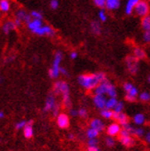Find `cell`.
Returning <instances> with one entry per match:
<instances>
[{"mask_svg":"<svg viewBox=\"0 0 150 151\" xmlns=\"http://www.w3.org/2000/svg\"><path fill=\"white\" fill-rule=\"evenodd\" d=\"M106 79V74L103 72H98L94 74H82L78 78L79 85L87 90L95 89L97 86Z\"/></svg>","mask_w":150,"mask_h":151,"instance_id":"obj_1","label":"cell"},{"mask_svg":"<svg viewBox=\"0 0 150 151\" xmlns=\"http://www.w3.org/2000/svg\"><path fill=\"white\" fill-rule=\"evenodd\" d=\"M63 60V52L61 51H57L55 54L54 61H52V67L49 69V77L51 78H57L60 75V68H61V64Z\"/></svg>","mask_w":150,"mask_h":151,"instance_id":"obj_2","label":"cell"},{"mask_svg":"<svg viewBox=\"0 0 150 151\" xmlns=\"http://www.w3.org/2000/svg\"><path fill=\"white\" fill-rule=\"evenodd\" d=\"M125 64H126V67L130 74L136 75L138 72V69H139L138 59L136 58L133 55L127 56L125 59Z\"/></svg>","mask_w":150,"mask_h":151,"instance_id":"obj_3","label":"cell"},{"mask_svg":"<svg viewBox=\"0 0 150 151\" xmlns=\"http://www.w3.org/2000/svg\"><path fill=\"white\" fill-rule=\"evenodd\" d=\"M54 93L61 94L62 96L65 95V94H70L69 85L67 84L65 81H63V80L56 81L54 85Z\"/></svg>","mask_w":150,"mask_h":151,"instance_id":"obj_4","label":"cell"},{"mask_svg":"<svg viewBox=\"0 0 150 151\" xmlns=\"http://www.w3.org/2000/svg\"><path fill=\"white\" fill-rule=\"evenodd\" d=\"M133 11L136 12L137 16H139L141 18H144V17L147 16L149 13V5L146 1H145V0H140Z\"/></svg>","mask_w":150,"mask_h":151,"instance_id":"obj_5","label":"cell"},{"mask_svg":"<svg viewBox=\"0 0 150 151\" xmlns=\"http://www.w3.org/2000/svg\"><path fill=\"white\" fill-rule=\"evenodd\" d=\"M58 103L56 102V99L55 93H50L47 98L45 103H44V107H43V111L44 112H48V111H52V110L55 109V107L56 106Z\"/></svg>","mask_w":150,"mask_h":151,"instance_id":"obj_6","label":"cell"},{"mask_svg":"<svg viewBox=\"0 0 150 151\" xmlns=\"http://www.w3.org/2000/svg\"><path fill=\"white\" fill-rule=\"evenodd\" d=\"M56 123H57V125L61 128V129H66V128L69 127L70 125L69 116L65 112H61L56 117Z\"/></svg>","mask_w":150,"mask_h":151,"instance_id":"obj_7","label":"cell"},{"mask_svg":"<svg viewBox=\"0 0 150 151\" xmlns=\"http://www.w3.org/2000/svg\"><path fill=\"white\" fill-rule=\"evenodd\" d=\"M34 34L38 35V36H44V35H47V36H55V29H52L51 26L49 25H42L41 28H39L38 29L33 32Z\"/></svg>","mask_w":150,"mask_h":151,"instance_id":"obj_8","label":"cell"},{"mask_svg":"<svg viewBox=\"0 0 150 151\" xmlns=\"http://www.w3.org/2000/svg\"><path fill=\"white\" fill-rule=\"evenodd\" d=\"M122 129H123V127L120 124L112 123L108 125V127L106 128V132L110 137H117V135H119L120 133H121Z\"/></svg>","mask_w":150,"mask_h":151,"instance_id":"obj_9","label":"cell"},{"mask_svg":"<svg viewBox=\"0 0 150 151\" xmlns=\"http://www.w3.org/2000/svg\"><path fill=\"white\" fill-rule=\"evenodd\" d=\"M111 85V82L109 80H104L102 81L100 85H98L96 87V88L94 89V94L96 95H107V91L108 88Z\"/></svg>","mask_w":150,"mask_h":151,"instance_id":"obj_10","label":"cell"},{"mask_svg":"<svg viewBox=\"0 0 150 151\" xmlns=\"http://www.w3.org/2000/svg\"><path fill=\"white\" fill-rule=\"evenodd\" d=\"M106 102H107V100H106L105 95H96V94H94L93 103L98 109L102 110V109L106 108Z\"/></svg>","mask_w":150,"mask_h":151,"instance_id":"obj_11","label":"cell"},{"mask_svg":"<svg viewBox=\"0 0 150 151\" xmlns=\"http://www.w3.org/2000/svg\"><path fill=\"white\" fill-rule=\"evenodd\" d=\"M113 120H115L118 124H120L122 126L125 125L126 124L129 123V119L124 112H114L113 113Z\"/></svg>","mask_w":150,"mask_h":151,"instance_id":"obj_12","label":"cell"},{"mask_svg":"<svg viewBox=\"0 0 150 151\" xmlns=\"http://www.w3.org/2000/svg\"><path fill=\"white\" fill-rule=\"evenodd\" d=\"M15 15H16L17 19H20L21 21H23V22H26L27 24L32 19V18L31 17V15H29L24 9H19Z\"/></svg>","mask_w":150,"mask_h":151,"instance_id":"obj_13","label":"cell"},{"mask_svg":"<svg viewBox=\"0 0 150 151\" xmlns=\"http://www.w3.org/2000/svg\"><path fill=\"white\" fill-rule=\"evenodd\" d=\"M139 96V91H138V88L136 87H133V88L130 90L129 92H127L125 95V100L128 101H136L137 97Z\"/></svg>","mask_w":150,"mask_h":151,"instance_id":"obj_14","label":"cell"},{"mask_svg":"<svg viewBox=\"0 0 150 151\" xmlns=\"http://www.w3.org/2000/svg\"><path fill=\"white\" fill-rule=\"evenodd\" d=\"M89 125H90L91 128H94V129L98 130L100 133L105 130V124H104V123L102 122L100 119H98V118H95V119L91 120L90 124H89Z\"/></svg>","mask_w":150,"mask_h":151,"instance_id":"obj_15","label":"cell"},{"mask_svg":"<svg viewBox=\"0 0 150 151\" xmlns=\"http://www.w3.org/2000/svg\"><path fill=\"white\" fill-rule=\"evenodd\" d=\"M119 141L121 142V144L126 147H131L134 145V139L132 137V135L128 137H121L119 135Z\"/></svg>","mask_w":150,"mask_h":151,"instance_id":"obj_16","label":"cell"},{"mask_svg":"<svg viewBox=\"0 0 150 151\" xmlns=\"http://www.w3.org/2000/svg\"><path fill=\"white\" fill-rule=\"evenodd\" d=\"M32 124L33 122L31 120V121H29V122H27V124L26 126L24 127V129H23V134H24V137L26 138H32L33 137V127H32Z\"/></svg>","mask_w":150,"mask_h":151,"instance_id":"obj_17","label":"cell"},{"mask_svg":"<svg viewBox=\"0 0 150 151\" xmlns=\"http://www.w3.org/2000/svg\"><path fill=\"white\" fill-rule=\"evenodd\" d=\"M17 29V26L15 24V21L14 20H9L4 23V25L2 26V29H3V32L5 34H9L10 32L14 31V29Z\"/></svg>","mask_w":150,"mask_h":151,"instance_id":"obj_18","label":"cell"},{"mask_svg":"<svg viewBox=\"0 0 150 151\" xmlns=\"http://www.w3.org/2000/svg\"><path fill=\"white\" fill-rule=\"evenodd\" d=\"M42 26V19H32L31 21L28 23V28L31 32H34L36 29H38L39 28H41Z\"/></svg>","mask_w":150,"mask_h":151,"instance_id":"obj_19","label":"cell"},{"mask_svg":"<svg viewBox=\"0 0 150 151\" xmlns=\"http://www.w3.org/2000/svg\"><path fill=\"white\" fill-rule=\"evenodd\" d=\"M140 0H128L126 3V6H125V13L126 15H131L134 9H136V5L138 4V2Z\"/></svg>","mask_w":150,"mask_h":151,"instance_id":"obj_20","label":"cell"},{"mask_svg":"<svg viewBox=\"0 0 150 151\" xmlns=\"http://www.w3.org/2000/svg\"><path fill=\"white\" fill-rule=\"evenodd\" d=\"M106 9L108 10H115L120 6V0H106Z\"/></svg>","mask_w":150,"mask_h":151,"instance_id":"obj_21","label":"cell"},{"mask_svg":"<svg viewBox=\"0 0 150 151\" xmlns=\"http://www.w3.org/2000/svg\"><path fill=\"white\" fill-rule=\"evenodd\" d=\"M136 58H137L138 60L141 59H145L146 55V52L144 49H142L140 47H136L133 48V55Z\"/></svg>","mask_w":150,"mask_h":151,"instance_id":"obj_22","label":"cell"},{"mask_svg":"<svg viewBox=\"0 0 150 151\" xmlns=\"http://www.w3.org/2000/svg\"><path fill=\"white\" fill-rule=\"evenodd\" d=\"M133 123L136 124L142 125V124H144L146 122V117L143 113H136V114L133 116Z\"/></svg>","mask_w":150,"mask_h":151,"instance_id":"obj_23","label":"cell"},{"mask_svg":"<svg viewBox=\"0 0 150 151\" xmlns=\"http://www.w3.org/2000/svg\"><path fill=\"white\" fill-rule=\"evenodd\" d=\"M141 26L143 28V29H145V32L150 31V15H147V16L142 18Z\"/></svg>","mask_w":150,"mask_h":151,"instance_id":"obj_24","label":"cell"},{"mask_svg":"<svg viewBox=\"0 0 150 151\" xmlns=\"http://www.w3.org/2000/svg\"><path fill=\"white\" fill-rule=\"evenodd\" d=\"M99 134H100V132L98 130L94 129V128H91V127H89L88 129L87 130V132H86V135H87V137L88 139L97 138L99 137Z\"/></svg>","mask_w":150,"mask_h":151,"instance_id":"obj_25","label":"cell"},{"mask_svg":"<svg viewBox=\"0 0 150 151\" xmlns=\"http://www.w3.org/2000/svg\"><path fill=\"white\" fill-rule=\"evenodd\" d=\"M10 9V3L9 0H0V11L6 13Z\"/></svg>","mask_w":150,"mask_h":151,"instance_id":"obj_26","label":"cell"},{"mask_svg":"<svg viewBox=\"0 0 150 151\" xmlns=\"http://www.w3.org/2000/svg\"><path fill=\"white\" fill-rule=\"evenodd\" d=\"M113 113H114L113 111L107 109V108L100 110V115L104 119H112V118H113Z\"/></svg>","mask_w":150,"mask_h":151,"instance_id":"obj_27","label":"cell"},{"mask_svg":"<svg viewBox=\"0 0 150 151\" xmlns=\"http://www.w3.org/2000/svg\"><path fill=\"white\" fill-rule=\"evenodd\" d=\"M90 28H91V32L96 34V35H100L101 33V27L100 25L99 22L97 21H93L91 22V25H90Z\"/></svg>","mask_w":150,"mask_h":151,"instance_id":"obj_28","label":"cell"},{"mask_svg":"<svg viewBox=\"0 0 150 151\" xmlns=\"http://www.w3.org/2000/svg\"><path fill=\"white\" fill-rule=\"evenodd\" d=\"M117 103H118L117 98H109L106 102V108L110 110H114Z\"/></svg>","mask_w":150,"mask_h":151,"instance_id":"obj_29","label":"cell"},{"mask_svg":"<svg viewBox=\"0 0 150 151\" xmlns=\"http://www.w3.org/2000/svg\"><path fill=\"white\" fill-rule=\"evenodd\" d=\"M107 95L110 98H116L117 97V89L115 88L114 85H112L111 83V85L108 88V91H107Z\"/></svg>","mask_w":150,"mask_h":151,"instance_id":"obj_30","label":"cell"},{"mask_svg":"<svg viewBox=\"0 0 150 151\" xmlns=\"http://www.w3.org/2000/svg\"><path fill=\"white\" fill-rule=\"evenodd\" d=\"M139 100L143 102H148L150 101V94L147 91L141 92L139 94Z\"/></svg>","mask_w":150,"mask_h":151,"instance_id":"obj_31","label":"cell"},{"mask_svg":"<svg viewBox=\"0 0 150 151\" xmlns=\"http://www.w3.org/2000/svg\"><path fill=\"white\" fill-rule=\"evenodd\" d=\"M104 142H105V144H106V146L108 147H113L115 146V140L114 138L112 137H106L104 139Z\"/></svg>","mask_w":150,"mask_h":151,"instance_id":"obj_32","label":"cell"},{"mask_svg":"<svg viewBox=\"0 0 150 151\" xmlns=\"http://www.w3.org/2000/svg\"><path fill=\"white\" fill-rule=\"evenodd\" d=\"M31 17L32 19H42V14L40 11H37V10H33L31 12Z\"/></svg>","mask_w":150,"mask_h":151,"instance_id":"obj_33","label":"cell"},{"mask_svg":"<svg viewBox=\"0 0 150 151\" xmlns=\"http://www.w3.org/2000/svg\"><path fill=\"white\" fill-rule=\"evenodd\" d=\"M123 107H124L123 102V101H118V103H117V105H116V107L114 108L113 111H114V112H118V113H119V112H123Z\"/></svg>","mask_w":150,"mask_h":151,"instance_id":"obj_34","label":"cell"},{"mask_svg":"<svg viewBox=\"0 0 150 151\" xmlns=\"http://www.w3.org/2000/svg\"><path fill=\"white\" fill-rule=\"evenodd\" d=\"M27 124V122L24 120L22 121H19V122H18L16 124H15V128H16L17 130H20V129H24V127L26 126Z\"/></svg>","mask_w":150,"mask_h":151,"instance_id":"obj_35","label":"cell"},{"mask_svg":"<svg viewBox=\"0 0 150 151\" xmlns=\"http://www.w3.org/2000/svg\"><path fill=\"white\" fill-rule=\"evenodd\" d=\"M108 17H107V15H106V12H105L103 9L100 10L99 12V19L101 21V22H105L107 20Z\"/></svg>","mask_w":150,"mask_h":151,"instance_id":"obj_36","label":"cell"},{"mask_svg":"<svg viewBox=\"0 0 150 151\" xmlns=\"http://www.w3.org/2000/svg\"><path fill=\"white\" fill-rule=\"evenodd\" d=\"M93 3L98 7H105V6H106V0H93Z\"/></svg>","mask_w":150,"mask_h":151,"instance_id":"obj_37","label":"cell"},{"mask_svg":"<svg viewBox=\"0 0 150 151\" xmlns=\"http://www.w3.org/2000/svg\"><path fill=\"white\" fill-rule=\"evenodd\" d=\"M146 134H145V130L143 129V128H136V132H134V135H136V137H144Z\"/></svg>","mask_w":150,"mask_h":151,"instance_id":"obj_38","label":"cell"},{"mask_svg":"<svg viewBox=\"0 0 150 151\" xmlns=\"http://www.w3.org/2000/svg\"><path fill=\"white\" fill-rule=\"evenodd\" d=\"M133 85L132 84V83H130V82H125L124 84H123V90L125 91V93H127V92H129L130 90L133 88Z\"/></svg>","mask_w":150,"mask_h":151,"instance_id":"obj_39","label":"cell"},{"mask_svg":"<svg viewBox=\"0 0 150 151\" xmlns=\"http://www.w3.org/2000/svg\"><path fill=\"white\" fill-rule=\"evenodd\" d=\"M78 116L81 118H86L88 116V111L86 108H80L78 110Z\"/></svg>","mask_w":150,"mask_h":151,"instance_id":"obj_40","label":"cell"},{"mask_svg":"<svg viewBox=\"0 0 150 151\" xmlns=\"http://www.w3.org/2000/svg\"><path fill=\"white\" fill-rule=\"evenodd\" d=\"M52 116H55V117H57L60 113V105L59 104H57L56 106L55 107V109L52 111Z\"/></svg>","mask_w":150,"mask_h":151,"instance_id":"obj_41","label":"cell"},{"mask_svg":"<svg viewBox=\"0 0 150 151\" xmlns=\"http://www.w3.org/2000/svg\"><path fill=\"white\" fill-rule=\"evenodd\" d=\"M143 40H144V42H146V43H149V42H150V31H146V32H144Z\"/></svg>","mask_w":150,"mask_h":151,"instance_id":"obj_42","label":"cell"},{"mask_svg":"<svg viewBox=\"0 0 150 151\" xmlns=\"http://www.w3.org/2000/svg\"><path fill=\"white\" fill-rule=\"evenodd\" d=\"M50 6H51V9H58V6H59V2H58V0H51V2H50Z\"/></svg>","mask_w":150,"mask_h":151,"instance_id":"obj_43","label":"cell"},{"mask_svg":"<svg viewBox=\"0 0 150 151\" xmlns=\"http://www.w3.org/2000/svg\"><path fill=\"white\" fill-rule=\"evenodd\" d=\"M99 143V140L97 138H91V139H88V146H97Z\"/></svg>","mask_w":150,"mask_h":151,"instance_id":"obj_44","label":"cell"},{"mask_svg":"<svg viewBox=\"0 0 150 151\" xmlns=\"http://www.w3.org/2000/svg\"><path fill=\"white\" fill-rule=\"evenodd\" d=\"M69 114L72 116V117H76V116H78V111L76 110V109H73L71 108L69 110Z\"/></svg>","mask_w":150,"mask_h":151,"instance_id":"obj_45","label":"cell"},{"mask_svg":"<svg viewBox=\"0 0 150 151\" xmlns=\"http://www.w3.org/2000/svg\"><path fill=\"white\" fill-rule=\"evenodd\" d=\"M88 151H101V149L98 146H88Z\"/></svg>","mask_w":150,"mask_h":151,"instance_id":"obj_46","label":"cell"},{"mask_svg":"<svg viewBox=\"0 0 150 151\" xmlns=\"http://www.w3.org/2000/svg\"><path fill=\"white\" fill-rule=\"evenodd\" d=\"M77 57H78V52H75V51L71 52V54H70V58H71L72 60H75V59H77Z\"/></svg>","mask_w":150,"mask_h":151,"instance_id":"obj_47","label":"cell"},{"mask_svg":"<svg viewBox=\"0 0 150 151\" xmlns=\"http://www.w3.org/2000/svg\"><path fill=\"white\" fill-rule=\"evenodd\" d=\"M60 74H62L64 76H68V72H67V70L65 67H61V68H60Z\"/></svg>","mask_w":150,"mask_h":151,"instance_id":"obj_48","label":"cell"},{"mask_svg":"<svg viewBox=\"0 0 150 151\" xmlns=\"http://www.w3.org/2000/svg\"><path fill=\"white\" fill-rule=\"evenodd\" d=\"M145 139H146V141L148 143V144L150 145V131L147 132V133L145 134Z\"/></svg>","mask_w":150,"mask_h":151,"instance_id":"obj_49","label":"cell"},{"mask_svg":"<svg viewBox=\"0 0 150 151\" xmlns=\"http://www.w3.org/2000/svg\"><path fill=\"white\" fill-rule=\"evenodd\" d=\"M14 21H15V24H16L17 28H19V27H20V26H21V22H22V21H21L20 19H17V18H16V19H15Z\"/></svg>","mask_w":150,"mask_h":151,"instance_id":"obj_50","label":"cell"},{"mask_svg":"<svg viewBox=\"0 0 150 151\" xmlns=\"http://www.w3.org/2000/svg\"><path fill=\"white\" fill-rule=\"evenodd\" d=\"M14 58H15V56H9V57H7V58L6 59V63H9V62L13 61Z\"/></svg>","mask_w":150,"mask_h":151,"instance_id":"obj_51","label":"cell"},{"mask_svg":"<svg viewBox=\"0 0 150 151\" xmlns=\"http://www.w3.org/2000/svg\"><path fill=\"white\" fill-rule=\"evenodd\" d=\"M67 138H68L69 140H74L75 139V134H69L68 135H67Z\"/></svg>","mask_w":150,"mask_h":151,"instance_id":"obj_52","label":"cell"},{"mask_svg":"<svg viewBox=\"0 0 150 151\" xmlns=\"http://www.w3.org/2000/svg\"><path fill=\"white\" fill-rule=\"evenodd\" d=\"M4 117H5V113H4V111H0V119H3Z\"/></svg>","mask_w":150,"mask_h":151,"instance_id":"obj_53","label":"cell"},{"mask_svg":"<svg viewBox=\"0 0 150 151\" xmlns=\"http://www.w3.org/2000/svg\"><path fill=\"white\" fill-rule=\"evenodd\" d=\"M147 79H148V82L150 83V75L148 76V78H147Z\"/></svg>","mask_w":150,"mask_h":151,"instance_id":"obj_54","label":"cell"},{"mask_svg":"<svg viewBox=\"0 0 150 151\" xmlns=\"http://www.w3.org/2000/svg\"><path fill=\"white\" fill-rule=\"evenodd\" d=\"M0 142H1V139H0Z\"/></svg>","mask_w":150,"mask_h":151,"instance_id":"obj_55","label":"cell"}]
</instances>
